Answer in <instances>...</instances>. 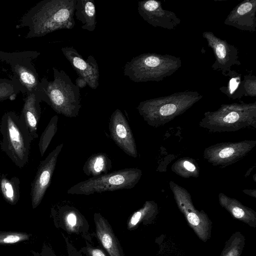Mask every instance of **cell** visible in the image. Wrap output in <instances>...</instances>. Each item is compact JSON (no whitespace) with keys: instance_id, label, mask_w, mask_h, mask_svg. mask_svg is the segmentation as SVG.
<instances>
[{"instance_id":"6da1fadb","label":"cell","mask_w":256,"mask_h":256,"mask_svg":"<svg viewBox=\"0 0 256 256\" xmlns=\"http://www.w3.org/2000/svg\"><path fill=\"white\" fill-rule=\"evenodd\" d=\"M202 97L196 91L178 92L142 101L137 110L149 126L158 128L183 114Z\"/></svg>"},{"instance_id":"7a4b0ae2","label":"cell","mask_w":256,"mask_h":256,"mask_svg":"<svg viewBox=\"0 0 256 256\" xmlns=\"http://www.w3.org/2000/svg\"><path fill=\"white\" fill-rule=\"evenodd\" d=\"M199 126L210 132L238 131L256 128V102L223 104L216 110L206 112Z\"/></svg>"},{"instance_id":"3957f363","label":"cell","mask_w":256,"mask_h":256,"mask_svg":"<svg viewBox=\"0 0 256 256\" xmlns=\"http://www.w3.org/2000/svg\"><path fill=\"white\" fill-rule=\"evenodd\" d=\"M76 3V0L41 2L32 18V36H42L57 30L74 28Z\"/></svg>"},{"instance_id":"277c9868","label":"cell","mask_w":256,"mask_h":256,"mask_svg":"<svg viewBox=\"0 0 256 256\" xmlns=\"http://www.w3.org/2000/svg\"><path fill=\"white\" fill-rule=\"evenodd\" d=\"M181 66L182 60L179 57L144 53L126 62L124 74L136 82H159L172 75Z\"/></svg>"},{"instance_id":"5b68a950","label":"cell","mask_w":256,"mask_h":256,"mask_svg":"<svg viewBox=\"0 0 256 256\" xmlns=\"http://www.w3.org/2000/svg\"><path fill=\"white\" fill-rule=\"evenodd\" d=\"M0 132L2 150L16 166H25L34 139L20 117L12 112L5 114L0 121Z\"/></svg>"},{"instance_id":"8992f818","label":"cell","mask_w":256,"mask_h":256,"mask_svg":"<svg viewBox=\"0 0 256 256\" xmlns=\"http://www.w3.org/2000/svg\"><path fill=\"white\" fill-rule=\"evenodd\" d=\"M53 70L54 80L48 82L44 88L48 102L56 113L76 117L82 107L80 88L64 71L54 68Z\"/></svg>"},{"instance_id":"52a82bcc","label":"cell","mask_w":256,"mask_h":256,"mask_svg":"<svg viewBox=\"0 0 256 256\" xmlns=\"http://www.w3.org/2000/svg\"><path fill=\"white\" fill-rule=\"evenodd\" d=\"M142 176V171L137 168L118 170L99 176L91 177L70 187L68 194L90 195L135 186Z\"/></svg>"},{"instance_id":"ba28073f","label":"cell","mask_w":256,"mask_h":256,"mask_svg":"<svg viewBox=\"0 0 256 256\" xmlns=\"http://www.w3.org/2000/svg\"><path fill=\"white\" fill-rule=\"evenodd\" d=\"M176 203L196 236L206 242L211 236L212 222L204 211L194 206L192 196L184 188L173 181L169 183Z\"/></svg>"},{"instance_id":"9c48e42d","label":"cell","mask_w":256,"mask_h":256,"mask_svg":"<svg viewBox=\"0 0 256 256\" xmlns=\"http://www.w3.org/2000/svg\"><path fill=\"white\" fill-rule=\"evenodd\" d=\"M256 146L255 140L218 143L206 148L203 157L212 166L224 168L244 158Z\"/></svg>"},{"instance_id":"30bf717a","label":"cell","mask_w":256,"mask_h":256,"mask_svg":"<svg viewBox=\"0 0 256 256\" xmlns=\"http://www.w3.org/2000/svg\"><path fill=\"white\" fill-rule=\"evenodd\" d=\"M202 36L214 55L215 61L212 66V70L220 71L226 76L232 71L231 68L233 66L241 64L238 60V49L234 45L220 38L210 31L203 32Z\"/></svg>"},{"instance_id":"8fae6325","label":"cell","mask_w":256,"mask_h":256,"mask_svg":"<svg viewBox=\"0 0 256 256\" xmlns=\"http://www.w3.org/2000/svg\"><path fill=\"white\" fill-rule=\"evenodd\" d=\"M63 146L62 143L58 144L40 162L38 166L31 185L30 196L34 208L40 203L50 184L58 156Z\"/></svg>"},{"instance_id":"7c38bea8","label":"cell","mask_w":256,"mask_h":256,"mask_svg":"<svg viewBox=\"0 0 256 256\" xmlns=\"http://www.w3.org/2000/svg\"><path fill=\"white\" fill-rule=\"evenodd\" d=\"M110 135L116 144L126 154L136 158L138 152L129 124L121 110H116L111 114L108 123Z\"/></svg>"},{"instance_id":"4fadbf2b","label":"cell","mask_w":256,"mask_h":256,"mask_svg":"<svg viewBox=\"0 0 256 256\" xmlns=\"http://www.w3.org/2000/svg\"><path fill=\"white\" fill-rule=\"evenodd\" d=\"M138 10L140 16L154 27L173 30L180 22V19L172 11L164 9L160 1H139Z\"/></svg>"},{"instance_id":"5bb4252c","label":"cell","mask_w":256,"mask_h":256,"mask_svg":"<svg viewBox=\"0 0 256 256\" xmlns=\"http://www.w3.org/2000/svg\"><path fill=\"white\" fill-rule=\"evenodd\" d=\"M61 50L78 76L84 78L89 87L96 90L99 84L100 72L94 58L90 55L85 60L72 46L63 47Z\"/></svg>"},{"instance_id":"9a60e30c","label":"cell","mask_w":256,"mask_h":256,"mask_svg":"<svg viewBox=\"0 0 256 256\" xmlns=\"http://www.w3.org/2000/svg\"><path fill=\"white\" fill-rule=\"evenodd\" d=\"M226 25L242 30H256V0H245L236 6L224 21Z\"/></svg>"},{"instance_id":"2e32d148","label":"cell","mask_w":256,"mask_h":256,"mask_svg":"<svg viewBox=\"0 0 256 256\" xmlns=\"http://www.w3.org/2000/svg\"><path fill=\"white\" fill-rule=\"evenodd\" d=\"M94 220L97 236L109 256H124L119 242L107 220L96 213Z\"/></svg>"},{"instance_id":"e0dca14e","label":"cell","mask_w":256,"mask_h":256,"mask_svg":"<svg viewBox=\"0 0 256 256\" xmlns=\"http://www.w3.org/2000/svg\"><path fill=\"white\" fill-rule=\"evenodd\" d=\"M220 204L234 218L250 226H256V212L252 208L243 205L236 199L230 198L226 194H218Z\"/></svg>"},{"instance_id":"ac0fdd59","label":"cell","mask_w":256,"mask_h":256,"mask_svg":"<svg viewBox=\"0 0 256 256\" xmlns=\"http://www.w3.org/2000/svg\"><path fill=\"white\" fill-rule=\"evenodd\" d=\"M40 117V110L36 96L34 94H30L24 101L20 118L33 139L38 137L37 130Z\"/></svg>"},{"instance_id":"d6986e66","label":"cell","mask_w":256,"mask_h":256,"mask_svg":"<svg viewBox=\"0 0 256 256\" xmlns=\"http://www.w3.org/2000/svg\"><path fill=\"white\" fill-rule=\"evenodd\" d=\"M74 16L82 24L81 28L93 32L96 27V10L94 2L91 0H76Z\"/></svg>"},{"instance_id":"ffe728a7","label":"cell","mask_w":256,"mask_h":256,"mask_svg":"<svg viewBox=\"0 0 256 256\" xmlns=\"http://www.w3.org/2000/svg\"><path fill=\"white\" fill-rule=\"evenodd\" d=\"M112 168V162L104 153L98 152L92 155L86 162L82 170L88 176L94 177L108 173Z\"/></svg>"},{"instance_id":"44dd1931","label":"cell","mask_w":256,"mask_h":256,"mask_svg":"<svg viewBox=\"0 0 256 256\" xmlns=\"http://www.w3.org/2000/svg\"><path fill=\"white\" fill-rule=\"evenodd\" d=\"M158 207L154 201H146L143 206L135 212L128 220L127 228L129 230L134 229L138 224L144 220H152L158 214Z\"/></svg>"},{"instance_id":"7402d4cb","label":"cell","mask_w":256,"mask_h":256,"mask_svg":"<svg viewBox=\"0 0 256 256\" xmlns=\"http://www.w3.org/2000/svg\"><path fill=\"white\" fill-rule=\"evenodd\" d=\"M20 180L14 176L8 178L4 174L0 178V191L4 198L10 204H14L20 198Z\"/></svg>"},{"instance_id":"603a6c76","label":"cell","mask_w":256,"mask_h":256,"mask_svg":"<svg viewBox=\"0 0 256 256\" xmlns=\"http://www.w3.org/2000/svg\"><path fill=\"white\" fill-rule=\"evenodd\" d=\"M193 158H182L177 160L172 166V170L176 174L184 178H198L200 168Z\"/></svg>"},{"instance_id":"cb8c5ba5","label":"cell","mask_w":256,"mask_h":256,"mask_svg":"<svg viewBox=\"0 0 256 256\" xmlns=\"http://www.w3.org/2000/svg\"><path fill=\"white\" fill-rule=\"evenodd\" d=\"M227 76H229L231 78L228 85L220 88V90L227 96L232 99L240 98L244 96L241 75L236 73V72L232 70Z\"/></svg>"},{"instance_id":"d4e9b609","label":"cell","mask_w":256,"mask_h":256,"mask_svg":"<svg viewBox=\"0 0 256 256\" xmlns=\"http://www.w3.org/2000/svg\"><path fill=\"white\" fill-rule=\"evenodd\" d=\"M244 245V236L236 232L227 240L220 256H240Z\"/></svg>"},{"instance_id":"484cf974","label":"cell","mask_w":256,"mask_h":256,"mask_svg":"<svg viewBox=\"0 0 256 256\" xmlns=\"http://www.w3.org/2000/svg\"><path fill=\"white\" fill-rule=\"evenodd\" d=\"M58 120V116H52L41 134L38 145L42 156L44 155L52 138L57 132Z\"/></svg>"},{"instance_id":"4316f807","label":"cell","mask_w":256,"mask_h":256,"mask_svg":"<svg viewBox=\"0 0 256 256\" xmlns=\"http://www.w3.org/2000/svg\"><path fill=\"white\" fill-rule=\"evenodd\" d=\"M15 69L22 84L24 86L29 92L36 90L38 84L34 74L28 68L20 65L16 66Z\"/></svg>"},{"instance_id":"83f0119b","label":"cell","mask_w":256,"mask_h":256,"mask_svg":"<svg viewBox=\"0 0 256 256\" xmlns=\"http://www.w3.org/2000/svg\"><path fill=\"white\" fill-rule=\"evenodd\" d=\"M81 216L74 210H70L64 214V222L66 228L70 231H74L81 222Z\"/></svg>"},{"instance_id":"f1b7e54d","label":"cell","mask_w":256,"mask_h":256,"mask_svg":"<svg viewBox=\"0 0 256 256\" xmlns=\"http://www.w3.org/2000/svg\"><path fill=\"white\" fill-rule=\"evenodd\" d=\"M28 236L20 232H4L0 234V244H12L28 239Z\"/></svg>"},{"instance_id":"f546056e","label":"cell","mask_w":256,"mask_h":256,"mask_svg":"<svg viewBox=\"0 0 256 256\" xmlns=\"http://www.w3.org/2000/svg\"><path fill=\"white\" fill-rule=\"evenodd\" d=\"M244 96H256V77L254 76H245L242 80Z\"/></svg>"},{"instance_id":"4dcf8cb0","label":"cell","mask_w":256,"mask_h":256,"mask_svg":"<svg viewBox=\"0 0 256 256\" xmlns=\"http://www.w3.org/2000/svg\"><path fill=\"white\" fill-rule=\"evenodd\" d=\"M14 93L13 86L8 84H0V100L8 98Z\"/></svg>"},{"instance_id":"1f68e13d","label":"cell","mask_w":256,"mask_h":256,"mask_svg":"<svg viewBox=\"0 0 256 256\" xmlns=\"http://www.w3.org/2000/svg\"><path fill=\"white\" fill-rule=\"evenodd\" d=\"M86 253L88 256H106L101 249L91 246L86 248Z\"/></svg>"},{"instance_id":"d6a6232c","label":"cell","mask_w":256,"mask_h":256,"mask_svg":"<svg viewBox=\"0 0 256 256\" xmlns=\"http://www.w3.org/2000/svg\"><path fill=\"white\" fill-rule=\"evenodd\" d=\"M76 85L79 88H84L87 85V83L84 78L78 76L76 80Z\"/></svg>"},{"instance_id":"836d02e7","label":"cell","mask_w":256,"mask_h":256,"mask_svg":"<svg viewBox=\"0 0 256 256\" xmlns=\"http://www.w3.org/2000/svg\"><path fill=\"white\" fill-rule=\"evenodd\" d=\"M255 190H243V192H245L246 194L250 195V196H254V198H256V197L252 194V192H254Z\"/></svg>"}]
</instances>
